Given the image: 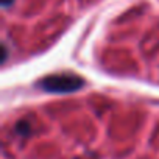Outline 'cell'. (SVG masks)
<instances>
[{
    "label": "cell",
    "instance_id": "cell-1",
    "mask_svg": "<svg viewBox=\"0 0 159 159\" xmlns=\"http://www.w3.org/2000/svg\"><path fill=\"white\" fill-rule=\"evenodd\" d=\"M36 86L50 94H70L84 86V80L76 73H53L41 78Z\"/></svg>",
    "mask_w": 159,
    "mask_h": 159
},
{
    "label": "cell",
    "instance_id": "cell-2",
    "mask_svg": "<svg viewBox=\"0 0 159 159\" xmlns=\"http://www.w3.org/2000/svg\"><path fill=\"white\" fill-rule=\"evenodd\" d=\"M16 133L20 134L22 137H28L31 134V125L28 122H25V120H20L16 125Z\"/></svg>",
    "mask_w": 159,
    "mask_h": 159
},
{
    "label": "cell",
    "instance_id": "cell-3",
    "mask_svg": "<svg viewBox=\"0 0 159 159\" xmlns=\"http://www.w3.org/2000/svg\"><path fill=\"white\" fill-rule=\"evenodd\" d=\"M16 0H2V7L3 8H10L11 5H14Z\"/></svg>",
    "mask_w": 159,
    "mask_h": 159
},
{
    "label": "cell",
    "instance_id": "cell-4",
    "mask_svg": "<svg viewBox=\"0 0 159 159\" xmlns=\"http://www.w3.org/2000/svg\"><path fill=\"white\" fill-rule=\"evenodd\" d=\"M3 56H2V62H5L7 61V56H8V48H7V45H3Z\"/></svg>",
    "mask_w": 159,
    "mask_h": 159
}]
</instances>
